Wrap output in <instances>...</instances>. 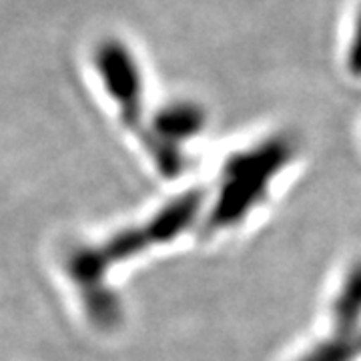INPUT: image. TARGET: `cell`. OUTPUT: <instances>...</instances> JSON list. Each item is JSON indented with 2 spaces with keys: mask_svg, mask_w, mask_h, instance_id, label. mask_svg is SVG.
<instances>
[{
  "mask_svg": "<svg viewBox=\"0 0 361 361\" xmlns=\"http://www.w3.org/2000/svg\"><path fill=\"white\" fill-rule=\"evenodd\" d=\"M348 65L349 71L361 77V8L357 11L355 23H353V32H351V42L348 49Z\"/></svg>",
  "mask_w": 361,
  "mask_h": 361,
  "instance_id": "obj_7",
  "label": "cell"
},
{
  "mask_svg": "<svg viewBox=\"0 0 361 361\" xmlns=\"http://www.w3.org/2000/svg\"><path fill=\"white\" fill-rule=\"evenodd\" d=\"M355 331H336L329 341L319 343L299 361H353L361 353V334L357 336Z\"/></svg>",
  "mask_w": 361,
  "mask_h": 361,
  "instance_id": "obj_6",
  "label": "cell"
},
{
  "mask_svg": "<svg viewBox=\"0 0 361 361\" xmlns=\"http://www.w3.org/2000/svg\"><path fill=\"white\" fill-rule=\"evenodd\" d=\"M90 66L104 94L113 101L123 125L139 139L145 127V73L141 59L129 40L103 35L90 47Z\"/></svg>",
  "mask_w": 361,
  "mask_h": 361,
  "instance_id": "obj_3",
  "label": "cell"
},
{
  "mask_svg": "<svg viewBox=\"0 0 361 361\" xmlns=\"http://www.w3.org/2000/svg\"><path fill=\"white\" fill-rule=\"evenodd\" d=\"M334 317H336V331L357 329L361 322V263L349 271L348 279L336 299Z\"/></svg>",
  "mask_w": 361,
  "mask_h": 361,
  "instance_id": "obj_5",
  "label": "cell"
},
{
  "mask_svg": "<svg viewBox=\"0 0 361 361\" xmlns=\"http://www.w3.org/2000/svg\"><path fill=\"white\" fill-rule=\"evenodd\" d=\"M205 127V111L193 101H171L153 116L151 127L142 135V147L151 141H163L179 147L180 141L193 139Z\"/></svg>",
  "mask_w": 361,
  "mask_h": 361,
  "instance_id": "obj_4",
  "label": "cell"
},
{
  "mask_svg": "<svg viewBox=\"0 0 361 361\" xmlns=\"http://www.w3.org/2000/svg\"><path fill=\"white\" fill-rule=\"evenodd\" d=\"M295 147L287 137H273L251 151L233 155L223 171L219 201L207 221V231L231 227L257 205L269 180L293 159Z\"/></svg>",
  "mask_w": 361,
  "mask_h": 361,
  "instance_id": "obj_2",
  "label": "cell"
},
{
  "mask_svg": "<svg viewBox=\"0 0 361 361\" xmlns=\"http://www.w3.org/2000/svg\"><path fill=\"white\" fill-rule=\"evenodd\" d=\"M203 203V193L191 191L177 197L155 219L145 223L139 229L116 233L101 247H80L66 259V271L80 289L90 322L101 329L116 327L123 317V305L118 297L106 287L104 275L113 261H123L147 247L171 241L187 229L197 217Z\"/></svg>",
  "mask_w": 361,
  "mask_h": 361,
  "instance_id": "obj_1",
  "label": "cell"
}]
</instances>
